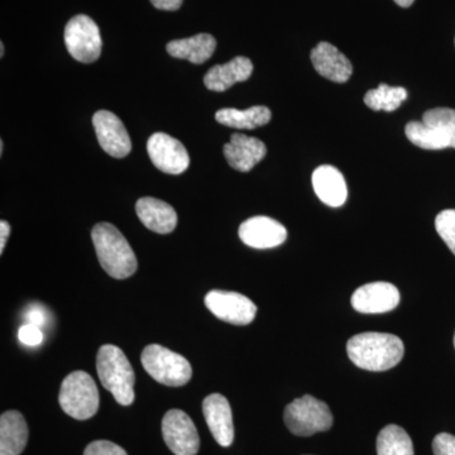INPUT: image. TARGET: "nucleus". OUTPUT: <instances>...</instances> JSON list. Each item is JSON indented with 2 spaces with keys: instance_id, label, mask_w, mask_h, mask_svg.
I'll use <instances>...</instances> for the list:
<instances>
[{
  "instance_id": "f257e3e1",
  "label": "nucleus",
  "mask_w": 455,
  "mask_h": 455,
  "mask_svg": "<svg viewBox=\"0 0 455 455\" xmlns=\"http://www.w3.org/2000/svg\"><path fill=\"white\" fill-rule=\"evenodd\" d=\"M347 352L350 361L362 370L383 372L400 363L405 348L396 335L368 331L350 338Z\"/></svg>"
},
{
  "instance_id": "f03ea898",
  "label": "nucleus",
  "mask_w": 455,
  "mask_h": 455,
  "mask_svg": "<svg viewBox=\"0 0 455 455\" xmlns=\"http://www.w3.org/2000/svg\"><path fill=\"white\" fill-rule=\"evenodd\" d=\"M92 239L99 262L110 277L124 280L133 276L139 268L136 254L113 224H97L92 228Z\"/></svg>"
},
{
  "instance_id": "7ed1b4c3",
  "label": "nucleus",
  "mask_w": 455,
  "mask_h": 455,
  "mask_svg": "<svg viewBox=\"0 0 455 455\" xmlns=\"http://www.w3.org/2000/svg\"><path fill=\"white\" fill-rule=\"evenodd\" d=\"M97 370L101 385L113 395L119 405L130 406L133 403L136 397V376L127 355L121 348L112 344L100 347L97 357Z\"/></svg>"
},
{
  "instance_id": "20e7f679",
  "label": "nucleus",
  "mask_w": 455,
  "mask_h": 455,
  "mask_svg": "<svg viewBox=\"0 0 455 455\" xmlns=\"http://www.w3.org/2000/svg\"><path fill=\"white\" fill-rule=\"evenodd\" d=\"M59 403L66 415L76 420H88L99 410L97 383L83 371L68 374L60 388Z\"/></svg>"
},
{
  "instance_id": "39448f33",
  "label": "nucleus",
  "mask_w": 455,
  "mask_h": 455,
  "mask_svg": "<svg viewBox=\"0 0 455 455\" xmlns=\"http://www.w3.org/2000/svg\"><path fill=\"white\" fill-rule=\"evenodd\" d=\"M140 361L152 379L170 387L187 385L193 376V368L187 358L160 344L146 347Z\"/></svg>"
},
{
  "instance_id": "423d86ee",
  "label": "nucleus",
  "mask_w": 455,
  "mask_h": 455,
  "mask_svg": "<svg viewBox=\"0 0 455 455\" xmlns=\"http://www.w3.org/2000/svg\"><path fill=\"white\" fill-rule=\"evenodd\" d=\"M283 419L287 429L298 436H311L331 429L333 425V415L329 406L310 395L289 403L284 409Z\"/></svg>"
},
{
  "instance_id": "0eeeda50",
  "label": "nucleus",
  "mask_w": 455,
  "mask_h": 455,
  "mask_svg": "<svg viewBox=\"0 0 455 455\" xmlns=\"http://www.w3.org/2000/svg\"><path fill=\"white\" fill-rule=\"evenodd\" d=\"M65 44L68 53L83 64L97 61L103 49L97 23L84 14L68 20L65 27Z\"/></svg>"
},
{
  "instance_id": "6e6552de",
  "label": "nucleus",
  "mask_w": 455,
  "mask_h": 455,
  "mask_svg": "<svg viewBox=\"0 0 455 455\" xmlns=\"http://www.w3.org/2000/svg\"><path fill=\"white\" fill-rule=\"evenodd\" d=\"M163 435L167 447L175 455H196L199 451L200 439L196 424L182 410L173 409L166 412Z\"/></svg>"
},
{
  "instance_id": "1a4fd4ad",
  "label": "nucleus",
  "mask_w": 455,
  "mask_h": 455,
  "mask_svg": "<svg viewBox=\"0 0 455 455\" xmlns=\"http://www.w3.org/2000/svg\"><path fill=\"white\" fill-rule=\"evenodd\" d=\"M205 307L218 319L233 325H248L253 322L257 307L242 293L212 290L206 293Z\"/></svg>"
},
{
  "instance_id": "9d476101",
  "label": "nucleus",
  "mask_w": 455,
  "mask_h": 455,
  "mask_svg": "<svg viewBox=\"0 0 455 455\" xmlns=\"http://www.w3.org/2000/svg\"><path fill=\"white\" fill-rule=\"evenodd\" d=\"M147 152L158 170L170 175H180L190 166V157L180 140L166 133H155L147 142Z\"/></svg>"
},
{
  "instance_id": "9b49d317",
  "label": "nucleus",
  "mask_w": 455,
  "mask_h": 455,
  "mask_svg": "<svg viewBox=\"0 0 455 455\" xmlns=\"http://www.w3.org/2000/svg\"><path fill=\"white\" fill-rule=\"evenodd\" d=\"M95 133L99 145L108 155L116 158H123L130 155L132 142L127 128L121 119L108 110H99L92 116Z\"/></svg>"
},
{
  "instance_id": "f8f14e48",
  "label": "nucleus",
  "mask_w": 455,
  "mask_h": 455,
  "mask_svg": "<svg viewBox=\"0 0 455 455\" xmlns=\"http://www.w3.org/2000/svg\"><path fill=\"white\" fill-rule=\"evenodd\" d=\"M400 302L397 287L388 283H366L355 290L352 307L363 314H383L394 310Z\"/></svg>"
},
{
  "instance_id": "ddd939ff",
  "label": "nucleus",
  "mask_w": 455,
  "mask_h": 455,
  "mask_svg": "<svg viewBox=\"0 0 455 455\" xmlns=\"http://www.w3.org/2000/svg\"><path fill=\"white\" fill-rule=\"evenodd\" d=\"M239 238L248 247L267 250L283 244L287 238V230L272 218L253 217L239 227Z\"/></svg>"
},
{
  "instance_id": "4468645a",
  "label": "nucleus",
  "mask_w": 455,
  "mask_h": 455,
  "mask_svg": "<svg viewBox=\"0 0 455 455\" xmlns=\"http://www.w3.org/2000/svg\"><path fill=\"white\" fill-rule=\"evenodd\" d=\"M203 412L215 442L220 447H230L235 440V425L229 401L220 394L209 395L203 401Z\"/></svg>"
},
{
  "instance_id": "2eb2a0df",
  "label": "nucleus",
  "mask_w": 455,
  "mask_h": 455,
  "mask_svg": "<svg viewBox=\"0 0 455 455\" xmlns=\"http://www.w3.org/2000/svg\"><path fill=\"white\" fill-rule=\"evenodd\" d=\"M266 154L267 147L262 140L241 133L232 134L230 142L224 146L228 164L241 172H250L265 158Z\"/></svg>"
},
{
  "instance_id": "dca6fc26",
  "label": "nucleus",
  "mask_w": 455,
  "mask_h": 455,
  "mask_svg": "<svg viewBox=\"0 0 455 455\" xmlns=\"http://www.w3.org/2000/svg\"><path fill=\"white\" fill-rule=\"evenodd\" d=\"M311 62L317 73L334 83L348 82L352 76V64L337 47L329 42H320L311 51Z\"/></svg>"
},
{
  "instance_id": "f3484780",
  "label": "nucleus",
  "mask_w": 455,
  "mask_h": 455,
  "mask_svg": "<svg viewBox=\"0 0 455 455\" xmlns=\"http://www.w3.org/2000/svg\"><path fill=\"white\" fill-rule=\"evenodd\" d=\"M136 212L143 226L158 235H169L178 226L175 209L163 200L142 197L136 204Z\"/></svg>"
},
{
  "instance_id": "a211bd4d",
  "label": "nucleus",
  "mask_w": 455,
  "mask_h": 455,
  "mask_svg": "<svg viewBox=\"0 0 455 455\" xmlns=\"http://www.w3.org/2000/svg\"><path fill=\"white\" fill-rule=\"evenodd\" d=\"M253 64L247 57L239 56L224 65L212 66L204 77V84L212 92H226L236 83L250 79Z\"/></svg>"
},
{
  "instance_id": "6ab92c4d",
  "label": "nucleus",
  "mask_w": 455,
  "mask_h": 455,
  "mask_svg": "<svg viewBox=\"0 0 455 455\" xmlns=\"http://www.w3.org/2000/svg\"><path fill=\"white\" fill-rule=\"evenodd\" d=\"M313 187L317 197L331 208H339L348 197L344 176L339 170L329 164H323L314 171Z\"/></svg>"
},
{
  "instance_id": "aec40b11",
  "label": "nucleus",
  "mask_w": 455,
  "mask_h": 455,
  "mask_svg": "<svg viewBox=\"0 0 455 455\" xmlns=\"http://www.w3.org/2000/svg\"><path fill=\"white\" fill-rule=\"evenodd\" d=\"M28 442V427L23 415L7 411L0 418V455H20Z\"/></svg>"
},
{
  "instance_id": "412c9836",
  "label": "nucleus",
  "mask_w": 455,
  "mask_h": 455,
  "mask_svg": "<svg viewBox=\"0 0 455 455\" xmlns=\"http://www.w3.org/2000/svg\"><path fill=\"white\" fill-rule=\"evenodd\" d=\"M215 49H217V40L209 33H200L184 40L171 41L166 46L167 52L171 56L188 60L196 65L208 61Z\"/></svg>"
},
{
  "instance_id": "4be33fe9",
  "label": "nucleus",
  "mask_w": 455,
  "mask_h": 455,
  "mask_svg": "<svg viewBox=\"0 0 455 455\" xmlns=\"http://www.w3.org/2000/svg\"><path fill=\"white\" fill-rule=\"evenodd\" d=\"M271 110L262 106L248 108L245 110L226 108V109L218 110L215 114L218 123L236 130H254V128L262 127L271 121Z\"/></svg>"
},
{
  "instance_id": "5701e85b",
  "label": "nucleus",
  "mask_w": 455,
  "mask_h": 455,
  "mask_svg": "<svg viewBox=\"0 0 455 455\" xmlns=\"http://www.w3.org/2000/svg\"><path fill=\"white\" fill-rule=\"evenodd\" d=\"M377 455H414L412 440L403 427L387 425L377 438Z\"/></svg>"
},
{
  "instance_id": "b1692460",
  "label": "nucleus",
  "mask_w": 455,
  "mask_h": 455,
  "mask_svg": "<svg viewBox=\"0 0 455 455\" xmlns=\"http://www.w3.org/2000/svg\"><path fill=\"white\" fill-rule=\"evenodd\" d=\"M405 133L410 142L423 149L436 151L451 148V140L442 131L424 122H410L406 125Z\"/></svg>"
},
{
  "instance_id": "393cba45",
  "label": "nucleus",
  "mask_w": 455,
  "mask_h": 455,
  "mask_svg": "<svg viewBox=\"0 0 455 455\" xmlns=\"http://www.w3.org/2000/svg\"><path fill=\"white\" fill-rule=\"evenodd\" d=\"M407 99V92L398 86L381 84L377 89L370 90L364 97V103L376 112H395Z\"/></svg>"
},
{
  "instance_id": "a878e982",
  "label": "nucleus",
  "mask_w": 455,
  "mask_h": 455,
  "mask_svg": "<svg viewBox=\"0 0 455 455\" xmlns=\"http://www.w3.org/2000/svg\"><path fill=\"white\" fill-rule=\"evenodd\" d=\"M423 122L442 131L455 148V110L449 108H435L424 114Z\"/></svg>"
},
{
  "instance_id": "bb28decb",
  "label": "nucleus",
  "mask_w": 455,
  "mask_h": 455,
  "mask_svg": "<svg viewBox=\"0 0 455 455\" xmlns=\"http://www.w3.org/2000/svg\"><path fill=\"white\" fill-rule=\"evenodd\" d=\"M435 228L449 250L455 254V211L448 209L439 212L435 220Z\"/></svg>"
},
{
  "instance_id": "cd10ccee",
  "label": "nucleus",
  "mask_w": 455,
  "mask_h": 455,
  "mask_svg": "<svg viewBox=\"0 0 455 455\" xmlns=\"http://www.w3.org/2000/svg\"><path fill=\"white\" fill-rule=\"evenodd\" d=\"M84 455H128L119 445L114 444L108 440H97V442L90 443L86 447Z\"/></svg>"
},
{
  "instance_id": "c85d7f7f",
  "label": "nucleus",
  "mask_w": 455,
  "mask_h": 455,
  "mask_svg": "<svg viewBox=\"0 0 455 455\" xmlns=\"http://www.w3.org/2000/svg\"><path fill=\"white\" fill-rule=\"evenodd\" d=\"M18 338L25 346L36 347L40 346L44 341V333L38 326L25 324L20 326V331H18Z\"/></svg>"
},
{
  "instance_id": "c756f323",
  "label": "nucleus",
  "mask_w": 455,
  "mask_h": 455,
  "mask_svg": "<svg viewBox=\"0 0 455 455\" xmlns=\"http://www.w3.org/2000/svg\"><path fill=\"white\" fill-rule=\"evenodd\" d=\"M25 317L27 324L36 325L41 329L44 328L47 322H49V314H47V309L46 307H42L41 304L29 305L26 309Z\"/></svg>"
},
{
  "instance_id": "7c9ffc66",
  "label": "nucleus",
  "mask_w": 455,
  "mask_h": 455,
  "mask_svg": "<svg viewBox=\"0 0 455 455\" xmlns=\"http://www.w3.org/2000/svg\"><path fill=\"white\" fill-rule=\"evenodd\" d=\"M433 451L435 455H455V436L440 433L434 438Z\"/></svg>"
},
{
  "instance_id": "2f4dec72",
  "label": "nucleus",
  "mask_w": 455,
  "mask_h": 455,
  "mask_svg": "<svg viewBox=\"0 0 455 455\" xmlns=\"http://www.w3.org/2000/svg\"><path fill=\"white\" fill-rule=\"evenodd\" d=\"M155 8L161 9V11H179L181 8L184 0H151Z\"/></svg>"
},
{
  "instance_id": "473e14b6",
  "label": "nucleus",
  "mask_w": 455,
  "mask_h": 455,
  "mask_svg": "<svg viewBox=\"0 0 455 455\" xmlns=\"http://www.w3.org/2000/svg\"><path fill=\"white\" fill-rule=\"evenodd\" d=\"M9 235H11V226H9L8 221H0V253L4 252Z\"/></svg>"
},
{
  "instance_id": "72a5a7b5",
  "label": "nucleus",
  "mask_w": 455,
  "mask_h": 455,
  "mask_svg": "<svg viewBox=\"0 0 455 455\" xmlns=\"http://www.w3.org/2000/svg\"><path fill=\"white\" fill-rule=\"evenodd\" d=\"M400 7L407 8L414 3V0H395Z\"/></svg>"
},
{
  "instance_id": "f704fd0d",
  "label": "nucleus",
  "mask_w": 455,
  "mask_h": 455,
  "mask_svg": "<svg viewBox=\"0 0 455 455\" xmlns=\"http://www.w3.org/2000/svg\"><path fill=\"white\" fill-rule=\"evenodd\" d=\"M4 44L2 42V44H0V56H4Z\"/></svg>"
},
{
  "instance_id": "c9c22d12",
  "label": "nucleus",
  "mask_w": 455,
  "mask_h": 455,
  "mask_svg": "<svg viewBox=\"0 0 455 455\" xmlns=\"http://www.w3.org/2000/svg\"><path fill=\"white\" fill-rule=\"evenodd\" d=\"M3 149H4V143H3V140H2V142H0V155L3 154Z\"/></svg>"
},
{
  "instance_id": "e433bc0d",
  "label": "nucleus",
  "mask_w": 455,
  "mask_h": 455,
  "mask_svg": "<svg viewBox=\"0 0 455 455\" xmlns=\"http://www.w3.org/2000/svg\"><path fill=\"white\" fill-rule=\"evenodd\" d=\"M454 347H455V334H454Z\"/></svg>"
}]
</instances>
